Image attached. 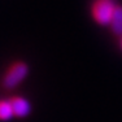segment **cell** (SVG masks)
<instances>
[{
	"instance_id": "1",
	"label": "cell",
	"mask_w": 122,
	"mask_h": 122,
	"mask_svg": "<svg viewBox=\"0 0 122 122\" xmlns=\"http://www.w3.org/2000/svg\"><path fill=\"white\" fill-rule=\"evenodd\" d=\"M29 74V66L27 64L22 62V61H17L7 70L1 81V85L7 90H13L16 88L22 81L27 77Z\"/></svg>"
},
{
	"instance_id": "2",
	"label": "cell",
	"mask_w": 122,
	"mask_h": 122,
	"mask_svg": "<svg viewBox=\"0 0 122 122\" xmlns=\"http://www.w3.org/2000/svg\"><path fill=\"white\" fill-rule=\"evenodd\" d=\"M116 7L113 0H96L92 5V16L100 25H110Z\"/></svg>"
},
{
	"instance_id": "3",
	"label": "cell",
	"mask_w": 122,
	"mask_h": 122,
	"mask_svg": "<svg viewBox=\"0 0 122 122\" xmlns=\"http://www.w3.org/2000/svg\"><path fill=\"white\" fill-rule=\"evenodd\" d=\"M10 104H12V109H13V114L14 117L18 118H24L26 116L30 114L31 112V105L25 97L21 96H14L10 99Z\"/></svg>"
},
{
	"instance_id": "4",
	"label": "cell",
	"mask_w": 122,
	"mask_h": 122,
	"mask_svg": "<svg viewBox=\"0 0 122 122\" xmlns=\"http://www.w3.org/2000/svg\"><path fill=\"white\" fill-rule=\"evenodd\" d=\"M110 26H112V30L114 31V34H122V7L117 5L113 13L112 21H110Z\"/></svg>"
},
{
	"instance_id": "5",
	"label": "cell",
	"mask_w": 122,
	"mask_h": 122,
	"mask_svg": "<svg viewBox=\"0 0 122 122\" xmlns=\"http://www.w3.org/2000/svg\"><path fill=\"white\" fill-rule=\"evenodd\" d=\"M13 114L12 104L9 100H0V121H9Z\"/></svg>"
}]
</instances>
